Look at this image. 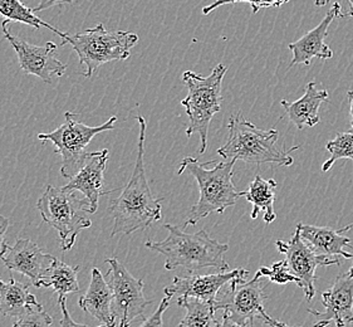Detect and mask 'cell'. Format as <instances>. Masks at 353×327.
Returning a JSON list of instances; mask_svg holds the SVG:
<instances>
[{
  "instance_id": "obj_1",
  "label": "cell",
  "mask_w": 353,
  "mask_h": 327,
  "mask_svg": "<svg viewBox=\"0 0 353 327\" xmlns=\"http://www.w3.org/2000/svg\"><path fill=\"white\" fill-rule=\"evenodd\" d=\"M137 121L140 125V134L132 175L120 197L110 203V212L113 218L111 237L132 235L137 230H145L163 218V199L154 197L145 171L146 121L142 116H137Z\"/></svg>"
},
{
  "instance_id": "obj_2",
  "label": "cell",
  "mask_w": 353,
  "mask_h": 327,
  "mask_svg": "<svg viewBox=\"0 0 353 327\" xmlns=\"http://www.w3.org/2000/svg\"><path fill=\"white\" fill-rule=\"evenodd\" d=\"M163 227L169 230L168 238L163 242L148 241L145 246L165 257V270L184 268L189 273L204 268L229 270L224 258L228 244L212 239L205 228L190 235L177 226L165 224Z\"/></svg>"
},
{
  "instance_id": "obj_3",
  "label": "cell",
  "mask_w": 353,
  "mask_h": 327,
  "mask_svg": "<svg viewBox=\"0 0 353 327\" xmlns=\"http://www.w3.org/2000/svg\"><path fill=\"white\" fill-rule=\"evenodd\" d=\"M235 160H226L221 163L206 161L201 164L198 159L185 157L180 164L177 174L185 171L198 181L200 198L198 203L191 208L189 219L185 221L184 228L196 226L198 221L206 218L209 214L224 213L228 208L236 204L241 194L235 190L233 184L234 165Z\"/></svg>"
},
{
  "instance_id": "obj_4",
  "label": "cell",
  "mask_w": 353,
  "mask_h": 327,
  "mask_svg": "<svg viewBox=\"0 0 353 327\" xmlns=\"http://www.w3.org/2000/svg\"><path fill=\"white\" fill-rule=\"evenodd\" d=\"M229 137L218 154L225 160H241L248 164H276L278 166H290L293 157L290 152L299 149L293 146L290 150H283L276 145L278 131L261 130L241 117V114L233 115L228 123Z\"/></svg>"
},
{
  "instance_id": "obj_5",
  "label": "cell",
  "mask_w": 353,
  "mask_h": 327,
  "mask_svg": "<svg viewBox=\"0 0 353 327\" xmlns=\"http://www.w3.org/2000/svg\"><path fill=\"white\" fill-rule=\"evenodd\" d=\"M228 67L219 63L208 77H203L192 71H185L183 81L189 93L181 101L189 117V126L186 135L191 137L194 134L200 136L199 154H204L208 148V132L210 122L215 115L221 110V85L225 77Z\"/></svg>"
},
{
  "instance_id": "obj_6",
  "label": "cell",
  "mask_w": 353,
  "mask_h": 327,
  "mask_svg": "<svg viewBox=\"0 0 353 327\" xmlns=\"http://www.w3.org/2000/svg\"><path fill=\"white\" fill-rule=\"evenodd\" d=\"M136 33L126 30H107L103 24L68 34L62 46L70 43L77 53L83 76L91 79L97 68L112 61H126L139 43Z\"/></svg>"
},
{
  "instance_id": "obj_7",
  "label": "cell",
  "mask_w": 353,
  "mask_h": 327,
  "mask_svg": "<svg viewBox=\"0 0 353 327\" xmlns=\"http://www.w3.org/2000/svg\"><path fill=\"white\" fill-rule=\"evenodd\" d=\"M37 208L43 221L54 228L61 241V249L67 252L73 248L81 230L92 226L88 213V201L79 199L74 192L63 188L48 185L37 201Z\"/></svg>"
},
{
  "instance_id": "obj_8",
  "label": "cell",
  "mask_w": 353,
  "mask_h": 327,
  "mask_svg": "<svg viewBox=\"0 0 353 327\" xmlns=\"http://www.w3.org/2000/svg\"><path fill=\"white\" fill-rule=\"evenodd\" d=\"M79 115L67 111L64 114V123L54 131L48 134H39L38 139L42 143H50L54 145L57 154L62 157L61 175L65 179H71L77 174L81 166L88 157L87 148L92 141L93 137L103 131H111L114 128V122L117 117L112 116L108 121L101 126H88L83 122L78 121Z\"/></svg>"
},
{
  "instance_id": "obj_9",
  "label": "cell",
  "mask_w": 353,
  "mask_h": 327,
  "mask_svg": "<svg viewBox=\"0 0 353 327\" xmlns=\"http://www.w3.org/2000/svg\"><path fill=\"white\" fill-rule=\"evenodd\" d=\"M108 286L112 292V313L120 327H130L134 319L145 320V310L152 301L143 295V279L134 278L116 258H107Z\"/></svg>"
},
{
  "instance_id": "obj_10",
  "label": "cell",
  "mask_w": 353,
  "mask_h": 327,
  "mask_svg": "<svg viewBox=\"0 0 353 327\" xmlns=\"http://www.w3.org/2000/svg\"><path fill=\"white\" fill-rule=\"evenodd\" d=\"M263 277L258 270L250 281L245 278L233 279L226 285L216 299L214 301L215 311L221 310L224 315L239 324L261 319L265 315L264 304L268 296L264 292V285L261 284Z\"/></svg>"
},
{
  "instance_id": "obj_11",
  "label": "cell",
  "mask_w": 353,
  "mask_h": 327,
  "mask_svg": "<svg viewBox=\"0 0 353 327\" xmlns=\"http://www.w3.org/2000/svg\"><path fill=\"white\" fill-rule=\"evenodd\" d=\"M12 21H1L4 37L13 47L19 61L21 70L27 75H33L46 83H52L56 79L62 77L67 71V64L63 63L58 56V46L54 42H47L44 46H34L26 42L19 37H15L9 30Z\"/></svg>"
},
{
  "instance_id": "obj_12",
  "label": "cell",
  "mask_w": 353,
  "mask_h": 327,
  "mask_svg": "<svg viewBox=\"0 0 353 327\" xmlns=\"http://www.w3.org/2000/svg\"><path fill=\"white\" fill-rule=\"evenodd\" d=\"M276 248L285 256L290 270L298 278V286L303 290L307 301L311 302L316 296V270L321 266H341V259L317 255L313 249L301 238L299 230L296 229L290 242L276 241Z\"/></svg>"
},
{
  "instance_id": "obj_13",
  "label": "cell",
  "mask_w": 353,
  "mask_h": 327,
  "mask_svg": "<svg viewBox=\"0 0 353 327\" xmlns=\"http://www.w3.org/2000/svg\"><path fill=\"white\" fill-rule=\"evenodd\" d=\"M107 161L108 150L90 152L77 174L63 186L67 192H79L85 195V200L88 201V213H96L99 209V198L112 192L105 188Z\"/></svg>"
},
{
  "instance_id": "obj_14",
  "label": "cell",
  "mask_w": 353,
  "mask_h": 327,
  "mask_svg": "<svg viewBox=\"0 0 353 327\" xmlns=\"http://www.w3.org/2000/svg\"><path fill=\"white\" fill-rule=\"evenodd\" d=\"M249 276V270L238 268L234 270H219L212 275H198L190 273L186 277H175L172 285L165 287V295L180 297H195L203 301L214 302L220 291L229 285L233 279L245 278Z\"/></svg>"
},
{
  "instance_id": "obj_15",
  "label": "cell",
  "mask_w": 353,
  "mask_h": 327,
  "mask_svg": "<svg viewBox=\"0 0 353 327\" xmlns=\"http://www.w3.org/2000/svg\"><path fill=\"white\" fill-rule=\"evenodd\" d=\"M325 313L308 310L319 320L313 327H327L334 324L337 327H346L353 324V277L347 273L339 275L331 288L322 293Z\"/></svg>"
},
{
  "instance_id": "obj_16",
  "label": "cell",
  "mask_w": 353,
  "mask_h": 327,
  "mask_svg": "<svg viewBox=\"0 0 353 327\" xmlns=\"http://www.w3.org/2000/svg\"><path fill=\"white\" fill-rule=\"evenodd\" d=\"M0 259L7 268L26 276L34 287H41L39 282L43 275L54 264L57 258L44 253L30 239H17L14 246H9Z\"/></svg>"
},
{
  "instance_id": "obj_17",
  "label": "cell",
  "mask_w": 353,
  "mask_h": 327,
  "mask_svg": "<svg viewBox=\"0 0 353 327\" xmlns=\"http://www.w3.org/2000/svg\"><path fill=\"white\" fill-rule=\"evenodd\" d=\"M343 17H346V14L342 12L341 4L334 3L332 8L328 10L325 19L321 21L316 28L305 33L296 42L288 44V48L293 53L290 68L296 64L310 66L313 58H318L322 61L331 59L333 57V52L325 43V37L328 36V28L331 23Z\"/></svg>"
},
{
  "instance_id": "obj_18",
  "label": "cell",
  "mask_w": 353,
  "mask_h": 327,
  "mask_svg": "<svg viewBox=\"0 0 353 327\" xmlns=\"http://www.w3.org/2000/svg\"><path fill=\"white\" fill-rule=\"evenodd\" d=\"M301 238L307 243L317 255L331 257L336 259L353 258L352 253L346 252V248H353L351 239L330 227L308 226L298 223L297 228Z\"/></svg>"
},
{
  "instance_id": "obj_19",
  "label": "cell",
  "mask_w": 353,
  "mask_h": 327,
  "mask_svg": "<svg viewBox=\"0 0 353 327\" xmlns=\"http://www.w3.org/2000/svg\"><path fill=\"white\" fill-rule=\"evenodd\" d=\"M78 306L106 327H116L112 313V292L105 277L97 268L91 272V284L83 296L78 299Z\"/></svg>"
},
{
  "instance_id": "obj_20",
  "label": "cell",
  "mask_w": 353,
  "mask_h": 327,
  "mask_svg": "<svg viewBox=\"0 0 353 327\" xmlns=\"http://www.w3.org/2000/svg\"><path fill=\"white\" fill-rule=\"evenodd\" d=\"M328 101V92L325 90H318L316 82H310L305 92L299 100L294 102L282 100L281 105L284 107L292 123L303 130L305 126L313 128L319 122V107Z\"/></svg>"
},
{
  "instance_id": "obj_21",
  "label": "cell",
  "mask_w": 353,
  "mask_h": 327,
  "mask_svg": "<svg viewBox=\"0 0 353 327\" xmlns=\"http://www.w3.org/2000/svg\"><path fill=\"white\" fill-rule=\"evenodd\" d=\"M276 181L274 179H263L261 175H256L254 180L248 186L247 190L241 192V198L252 203V219H256L259 213H264V221L270 224L276 219L274 212V201H276Z\"/></svg>"
},
{
  "instance_id": "obj_22",
  "label": "cell",
  "mask_w": 353,
  "mask_h": 327,
  "mask_svg": "<svg viewBox=\"0 0 353 327\" xmlns=\"http://www.w3.org/2000/svg\"><path fill=\"white\" fill-rule=\"evenodd\" d=\"M29 287L13 277L8 282L0 279V313L6 317H19L30 307L38 306L39 302L29 292Z\"/></svg>"
},
{
  "instance_id": "obj_23",
  "label": "cell",
  "mask_w": 353,
  "mask_h": 327,
  "mask_svg": "<svg viewBox=\"0 0 353 327\" xmlns=\"http://www.w3.org/2000/svg\"><path fill=\"white\" fill-rule=\"evenodd\" d=\"M81 266L72 267L62 261L56 259L47 272L43 275L39 282L41 287H52L58 296H65L68 293H78L81 291L78 286V272Z\"/></svg>"
},
{
  "instance_id": "obj_24",
  "label": "cell",
  "mask_w": 353,
  "mask_h": 327,
  "mask_svg": "<svg viewBox=\"0 0 353 327\" xmlns=\"http://www.w3.org/2000/svg\"><path fill=\"white\" fill-rule=\"evenodd\" d=\"M177 305L186 310L184 319L177 327H220L215 319L214 302L195 297H179Z\"/></svg>"
},
{
  "instance_id": "obj_25",
  "label": "cell",
  "mask_w": 353,
  "mask_h": 327,
  "mask_svg": "<svg viewBox=\"0 0 353 327\" xmlns=\"http://www.w3.org/2000/svg\"><path fill=\"white\" fill-rule=\"evenodd\" d=\"M0 15L6 21H17V23H24L33 28L39 30L41 28H47L53 32L57 36L67 39L68 33H63L62 30L57 29L56 27L50 26V23L42 21L39 17H37L33 9L23 4L21 0H0Z\"/></svg>"
},
{
  "instance_id": "obj_26",
  "label": "cell",
  "mask_w": 353,
  "mask_h": 327,
  "mask_svg": "<svg viewBox=\"0 0 353 327\" xmlns=\"http://www.w3.org/2000/svg\"><path fill=\"white\" fill-rule=\"evenodd\" d=\"M325 149L330 151L331 157L322 165V171H330L333 164L341 159H350L353 161V132H341L333 140L328 141Z\"/></svg>"
},
{
  "instance_id": "obj_27",
  "label": "cell",
  "mask_w": 353,
  "mask_h": 327,
  "mask_svg": "<svg viewBox=\"0 0 353 327\" xmlns=\"http://www.w3.org/2000/svg\"><path fill=\"white\" fill-rule=\"evenodd\" d=\"M288 1L290 0H215L212 4L203 9V14H210L212 12L221 7V6L236 4V3H249L250 7H252L253 14H256L261 9H264V8L282 7L283 4L288 3ZM328 3H330V0H316V6L317 7H325Z\"/></svg>"
},
{
  "instance_id": "obj_28",
  "label": "cell",
  "mask_w": 353,
  "mask_h": 327,
  "mask_svg": "<svg viewBox=\"0 0 353 327\" xmlns=\"http://www.w3.org/2000/svg\"><path fill=\"white\" fill-rule=\"evenodd\" d=\"M261 276H265L269 278L272 284L276 285H287V284H297L298 278L290 272V266L287 261H279L276 264H272V267H265L263 266L259 268Z\"/></svg>"
},
{
  "instance_id": "obj_29",
  "label": "cell",
  "mask_w": 353,
  "mask_h": 327,
  "mask_svg": "<svg viewBox=\"0 0 353 327\" xmlns=\"http://www.w3.org/2000/svg\"><path fill=\"white\" fill-rule=\"evenodd\" d=\"M53 319L44 311L42 305L30 307L18 317L13 327H52Z\"/></svg>"
},
{
  "instance_id": "obj_30",
  "label": "cell",
  "mask_w": 353,
  "mask_h": 327,
  "mask_svg": "<svg viewBox=\"0 0 353 327\" xmlns=\"http://www.w3.org/2000/svg\"><path fill=\"white\" fill-rule=\"evenodd\" d=\"M171 299H172V296L165 295V297L161 299L160 305L157 307L155 313H152V316L149 317V319H145L139 327H163V313L169 308Z\"/></svg>"
},
{
  "instance_id": "obj_31",
  "label": "cell",
  "mask_w": 353,
  "mask_h": 327,
  "mask_svg": "<svg viewBox=\"0 0 353 327\" xmlns=\"http://www.w3.org/2000/svg\"><path fill=\"white\" fill-rule=\"evenodd\" d=\"M58 304H59V307H61V313H62V319H61V327H93L88 326V325H85V324H78V322H76V321L72 319L71 315H70V313H68V308H67V299H65V296H59V297H58Z\"/></svg>"
},
{
  "instance_id": "obj_32",
  "label": "cell",
  "mask_w": 353,
  "mask_h": 327,
  "mask_svg": "<svg viewBox=\"0 0 353 327\" xmlns=\"http://www.w3.org/2000/svg\"><path fill=\"white\" fill-rule=\"evenodd\" d=\"M9 224H10L9 219H7L3 215H0V258L4 256V253L7 252L8 247H9L7 244V233Z\"/></svg>"
},
{
  "instance_id": "obj_33",
  "label": "cell",
  "mask_w": 353,
  "mask_h": 327,
  "mask_svg": "<svg viewBox=\"0 0 353 327\" xmlns=\"http://www.w3.org/2000/svg\"><path fill=\"white\" fill-rule=\"evenodd\" d=\"M77 0H41L39 4L33 10L34 13L42 12V10H47L50 8L59 7V6H64V4H72L76 3Z\"/></svg>"
},
{
  "instance_id": "obj_34",
  "label": "cell",
  "mask_w": 353,
  "mask_h": 327,
  "mask_svg": "<svg viewBox=\"0 0 353 327\" xmlns=\"http://www.w3.org/2000/svg\"><path fill=\"white\" fill-rule=\"evenodd\" d=\"M220 327H254V321H248V322L239 324L223 313V320L220 322Z\"/></svg>"
},
{
  "instance_id": "obj_35",
  "label": "cell",
  "mask_w": 353,
  "mask_h": 327,
  "mask_svg": "<svg viewBox=\"0 0 353 327\" xmlns=\"http://www.w3.org/2000/svg\"><path fill=\"white\" fill-rule=\"evenodd\" d=\"M261 321H264V324H267V325L270 327H298L290 326V325L285 324V322H283V321L276 320V319L270 317V316L267 315V313H265V315L261 317Z\"/></svg>"
},
{
  "instance_id": "obj_36",
  "label": "cell",
  "mask_w": 353,
  "mask_h": 327,
  "mask_svg": "<svg viewBox=\"0 0 353 327\" xmlns=\"http://www.w3.org/2000/svg\"><path fill=\"white\" fill-rule=\"evenodd\" d=\"M347 97H348V101H350V116H351L350 132H353V90L347 92Z\"/></svg>"
},
{
  "instance_id": "obj_37",
  "label": "cell",
  "mask_w": 353,
  "mask_h": 327,
  "mask_svg": "<svg viewBox=\"0 0 353 327\" xmlns=\"http://www.w3.org/2000/svg\"><path fill=\"white\" fill-rule=\"evenodd\" d=\"M352 228H353V223H351V224H350V226H347V227L342 228V229H339V233H342V235H343V233H345V232H348V230H351V229H352Z\"/></svg>"
},
{
  "instance_id": "obj_38",
  "label": "cell",
  "mask_w": 353,
  "mask_h": 327,
  "mask_svg": "<svg viewBox=\"0 0 353 327\" xmlns=\"http://www.w3.org/2000/svg\"><path fill=\"white\" fill-rule=\"evenodd\" d=\"M350 3V12L346 13L347 17H353V0H348Z\"/></svg>"
},
{
  "instance_id": "obj_39",
  "label": "cell",
  "mask_w": 353,
  "mask_h": 327,
  "mask_svg": "<svg viewBox=\"0 0 353 327\" xmlns=\"http://www.w3.org/2000/svg\"><path fill=\"white\" fill-rule=\"evenodd\" d=\"M347 275H348L350 277H353V264L351 266V268L348 270V272H347Z\"/></svg>"
}]
</instances>
